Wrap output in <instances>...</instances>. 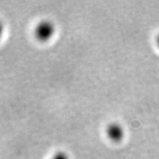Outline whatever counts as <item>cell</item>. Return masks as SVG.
<instances>
[{"instance_id": "1", "label": "cell", "mask_w": 159, "mask_h": 159, "mask_svg": "<svg viewBox=\"0 0 159 159\" xmlns=\"http://www.w3.org/2000/svg\"><path fill=\"white\" fill-rule=\"evenodd\" d=\"M56 32L55 24L50 20L43 19L35 25L34 35L41 42H47L54 37Z\"/></svg>"}, {"instance_id": "2", "label": "cell", "mask_w": 159, "mask_h": 159, "mask_svg": "<svg viewBox=\"0 0 159 159\" xmlns=\"http://www.w3.org/2000/svg\"><path fill=\"white\" fill-rule=\"evenodd\" d=\"M105 134L111 142H119L124 139L125 131L124 127L120 123L113 122L107 125Z\"/></svg>"}, {"instance_id": "3", "label": "cell", "mask_w": 159, "mask_h": 159, "mask_svg": "<svg viewBox=\"0 0 159 159\" xmlns=\"http://www.w3.org/2000/svg\"><path fill=\"white\" fill-rule=\"evenodd\" d=\"M51 159H69V157L64 151H57L52 156Z\"/></svg>"}, {"instance_id": "4", "label": "cell", "mask_w": 159, "mask_h": 159, "mask_svg": "<svg viewBox=\"0 0 159 159\" xmlns=\"http://www.w3.org/2000/svg\"><path fill=\"white\" fill-rule=\"evenodd\" d=\"M4 33V25L3 23L0 21V39H1L2 36Z\"/></svg>"}, {"instance_id": "5", "label": "cell", "mask_w": 159, "mask_h": 159, "mask_svg": "<svg viewBox=\"0 0 159 159\" xmlns=\"http://www.w3.org/2000/svg\"><path fill=\"white\" fill-rule=\"evenodd\" d=\"M156 43H157V44H158V47H159V35H158V38H157V40H156Z\"/></svg>"}]
</instances>
